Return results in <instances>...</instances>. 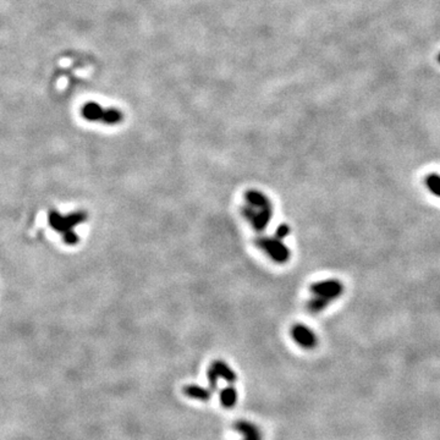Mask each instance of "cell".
Wrapping results in <instances>:
<instances>
[{
  "label": "cell",
  "mask_w": 440,
  "mask_h": 440,
  "mask_svg": "<svg viewBox=\"0 0 440 440\" xmlns=\"http://www.w3.org/2000/svg\"><path fill=\"white\" fill-rule=\"evenodd\" d=\"M238 402V390L234 386H225L220 390V403L225 408H233Z\"/></svg>",
  "instance_id": "obj_11"
},
{
  "label": "cell",
  "mask_w": 440,
  "mask_h": 440,
  "mask_svg": "<svg viewBox=\"0 0 440 440\" xmlns=\"http://www.w3.org/2000/svg\"><path fill=\"white\" fill-rule=\"evenodd\" d=\"M242 214L251 223L253 229L262 233L267 229L268 224L272 220L273 208L272 209H256L252 205L246 204L242 208Z\"/></svg>",
  "instance_id": "obj_4"
},
{
  "label": "cell",
  "mask_w": 440,
  "mask_h": 440,
  "mask_svg": "<svg viewBox=\"0 0 440 440\" xmlns=\"http://www.w3.org/2000/svg\"><path fill=\"white\" fill-rule=\"evenodd\" d=\"M256 245L266 252L273 261L276 263H286L290 259V250L281 242L278 238H268V236H259L256 240Z\"/></svg>",
  "instance_id": "obj_2"
},
{
  "label": "cell",
  "mask_w": 440,
  "mask_h": 440,
  "mask_svg": "<svg viewBox=\"0 0 440 440\" xmlns=\"http://www.w3.org/2000/svg\"><path fill=\"white\" fill-rule=\"evenodd\" d=\"M83 115L86 119L88 120H100L105 124H117L120 123L123 119V115L119 110L110 109L106 112H103V109L100 108L97 104H87L83 108Z\"/></svg>",
  "instance_id": "obj_5"
},
{
  "label": "cell",
  "mask_w": 440,
  "mask_h": 440,
  "mask_svg": "<svg viewBox=\"0 0 440 440\" xmlns=\"http://www.w3.org/2000/svg\"><path fill=\"white\" fill-rule=\"evenodd\" d=\"M211 367L215 369V372L218 373L219 377L224 378V379L227 380L228 383H230V384H233V383H235L236 380H238V376H236L235 372H234L233 369L230 368V366L228 365V363H225L224 361L222 360L213 361Z\"/></svg>",
  "instance_id": "obj_10"
},
{
  "label": "cell",
  "mask_w": 440,
  "mask_h": 440,
  "mask_svg": "<svg viewBox=\"0 0 440 440\" xmlns=\"http://www.w3.org/2000/svg\"><path fill=\"white\" fill-rule=\"evenodd\" d=\"M330 304L329 300L320 297V296H313L311 300L307 302V309L311 313H319L326 308Z\"/></svg>",
  "instance_id": "obj_12"
},
{
  "label": "cell",
  "mask_w": 440,
  "mask_h": 440,
  "mask_svg": "<svg viewBox=\"0 0 440 440\" xmlns=\"http://www.w3.org/2000/svg\"><path fill=\"white\" fill-rule=\"evenodd\" d=\"M425 186L434 196L440 198V175L429 174L425 177Z\"/></svg>",
  "instance_id": "obj_13"
},
{
  "label": "cell",
  "mask_w": 440,
  "mask_h": 440,
  "mask_svg": "<svg viewBox=\"0 0 440 440\" xmlns=\"http://www.w3.org/2000/svg\"><path fill=\"white\" fill-rule=\"evenodd\" d=\"M207 378H208V383H209V389L211 391L216 390L218 389V379L219 376L218 373L215 372V369L213 368V367H209V369H208L207 372Z\"/></svg>",
  "instance_id": "obj_14"
},
{
  "label": "cell",
  "mask_w": 440,
  "mask_h": 440,
  "mask_svg": "<svg viewBox=\"0 0 440 440\" xmlns=\"http://www.w3.org/2000/svg\"><path fill=\"white\" fill-rule=\"evenodd\" d=\"M247 204L252 205L256 209H272L273 205L270 199L264 193L257 190H250L245 194Z\"/></svg>",
  "instance_id": "obj_7"
},
{
  "label": "cell",
  "mask_w": 440,
  "mask_h": 440,
  "mask_svg": "<svg viewBox=\"0 0 440 440\" xmlns=\"http://www.w3.org/2000/svg\"><path fill=\"white\" fill-rule=\"evenodd\" d=\"M182 393L188 396L190 399H196L201 400V401H208L211 397V390L210 389H205L203 386L190 384L186 385L182 388Z\"/></svg>",
  "instance_id": "obj_9"
},
{
  "label": "cell",
  "mask_w": 440,
  "mask_h": 440,
  "mask_svg": "<svg viewBox=\"0 0 440 440\" xmlns=\"http://www.w3.org/2000/svg\"><path fill=\"white\" fill-rule=\"evenodd\" d=\"M87 219V214L84 211H73L67 215H61L59 211L50 210L48 214V223L50 228L54 229L56 233H60L64 235L67 231L73 230L76 225L81 224Z\"/></svg>",
  "instance_id": "obj_1"
},
{
  "label": "cell",
  "mask_w": 440,
  "mask_h": 440,
  "mask_svg": "<svg viewBox=\"0 0 440 440\" xmlns=\"http://www.w3.org/2000/svg\"><path fill=\"white\" fill-rule=\"evenodd\" d=\"M311 292L313 296H320V297L329 300L330 302L340 297L344 292V285L337 279H328V280L317 281L311 285Z\"/></svg>",
  "instance_id": "obj_3"
},
{
  "label": "cell",
  "mask_w": 440,
  "mask_h": 440,
  "mask_svg": "<svg viewBox=\"0 0 440 440\" xmlns=\"http://www.w3.org/2000/svg\"><path fill=\"white\" fill-rule=\"evenodd\" d=\"M291 338L295 340V343L302 349L312 350L317 348L318 345V338L314 334V332L308 328V326L303 325V324H296L291 328Z\"/></svg>",
  "instance_id": "obj_6"
},
{
  "label": "cell",
  "mask_w": 440,
  "mask_h": 440,
  "mask_svg": "<svg viewBox=\"0 0 440 440\" xmlns=\"http://www.w3.org/2000/svg\"><path fill=\"white\" fill-rule=\"evenodd\" d=\"M63 239L65 241V244L70 245V246H73V245H76L78 242V236L76 235V233L73 230L71 231H67V233H65L63 235Z\"/></svg>",
  "instance_id": "obj_16"
},
{
  "label": "cell",
  "mask_w": 440,
  "mask_h": 440,
  "mask_svg": "<svg viewBox=\"0 0 440 440\" xmlns=\"http://www.w3.org/2000/svg\"><path fill=\"white\" fill-rule=\"evenodd\" d=\"M234 429L244 435V440H262V434L259 428L248 421L240 419L234 424Z\"/></svg>",
  "instance_id": "obj_8"
},
{
  "label": "cell",
  "mask_w": 440,
  "mask_h": 440,
  "mask_svg": "<svg viewBox=\"0 0 440 440\" xmlns=\"http://www.w3.org/2000/svg\"><path fill=\"white\" fill-rule=\"evenodd\" d=\"M438 61L440 63V53H439V55H438Z\"/></svg>",
  "instance_id": "obj_17"
},
{
  "label": "cell",
  "mask_w": 440,
  "mask_h": 440,
  "mask_svg": "<svg viewBox=\"0 0 440 440\" xmlns=\"http://www.w3.org/2000/svg\"><path fill=\"white\" fill-rule=\"evenodd\" d=\"M290 235V227L287 224H280L278 228H276L275 231V238L284 240L285 238H287V236Z\"/></svg>",
  "instance_id": "obj_15"
}]
</instances>
